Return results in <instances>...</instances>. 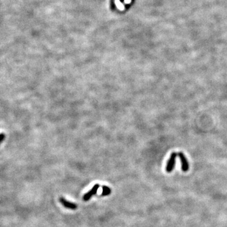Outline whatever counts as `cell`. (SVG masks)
<instances>
[{
  "label": "cell",
  "mask_w": 227,
  "mask_h": 227,
  "mask_svg": "<svg viewBox=\"0 0 227 227\" xmlns=\"http://www.w3.org/2000/svg\"><path fill=\"white\" fill-rule=\"evenodd\" d=\"M112 190L110 187L106 186H102V193L101 194L102 196H109L111 194Z\"/></svg>",
  "instance_id": "5"
},
{
  "label": "cell",
  "mask_w": 227,
  "mask_h": 227,
  "mask_svg": "<svg viewBox=\"0 0 227 227\" xmlns=\"http://www.w3.org/2000/svg\"><path fill=\"white\" fill-rule=\"evenodd\" d=\"M177 155L179 156V157L181 160V169L183 172H187L189 169V164L188 160L186 158V156L184 155L182 152H179L177 153Z\"/></svg>",
  "instance_id": "2"
},
{
  "label": "cell",
  "mask_w": 227,
  "mask_h": 227,
  "mask_svg": "<svg viewBox=\"0 0 227 227\" xmlns=\"http://www.w3.org/2000/svg\"><path fill=\"white\" fill-rule=\"evenodd\" d=\"M177 153L176 152L172 153L169 160L167 161V164L166 165L165 170L168 173H170L174 169L175 165V160L177 156Z\"/></svg>",
  "instance_id": "1"
},
{
  "label": "cell",
  "mask_w": 227,
  "mask_h": 227,
  "mask_svg": "<svg viewBox=\"0 0 227 227\" xmlns=\"http://www.w3.org/2000/svg\"><path fill=\"white\" fill-rule=\"evenodd\" d=\"M4 134H0V143H1V142L3 141V139H4Z\"/></svg>",
  "instance_id": "6"
},
{
  "label": "cell",
  "mask_w": 227,
  "mask_h": 227,
  "mask_svg": "<svg viewBox=\"0 0 227 227\" xmlns=\"http://www.w3.org/2000/svg\"><path fill=\"white\" fill-rule=\"evenodd\" d=\"M59 201H60V203L62 204L63 206L64 207H65L66 208H68L69 209H72V210H74L76 209H77V204L68 201V200H66V199H64L63 197H61L60 198H59Z\"/></svg>",
  "instance_id": "4"
},
{
  "label": "cell",
  "mask_w": 227,
  "mask_h": 227,
  "mask_svg": "<svg viewBox=\"0 0 227 227\" xmlns=\"http://www.w3.org/2000/svg\"><path fill=\"white\" fill-rule=\"evenodd\" d=\"M100 185L97 184L94 185V186L92 187V189L90 190L87 193H86L85 195L83 196V200L85 201H88V200H90L91 198H92L94 195L97 194V191H98L99 189Z\"/></svg>",
  "instance_id": "3"
}]
</instances>
